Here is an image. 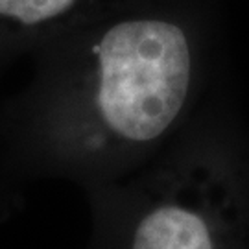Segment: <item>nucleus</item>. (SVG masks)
Segmentation results:
<instances>
[{
  "label": "nucleus",
  "instance_id": "obj_3",
  "mask_svg": "<svg viewBox=\"0 0 249 249\" xmlns=\"http://www.w3.org/2000/svg\"><path fill=\"white\" fill-rule=\"evenodd\" d=\"M127 0H0V72Z\"/></svg>",
  "mask_w": 249,
  "mask_h": 249
},
{
  "label": "nucleus",
  "instance_id": "obj_2",
  "mask_svg": "<svg viewBox=\"0 0 249 249\" xmlns=\"http://www.w3.org/2000/svg\"><path fill=\"white\" fill-rule=\"evenodd\" d=\"M87 194L90 249H249V148L203 104L148 162Z\"/></svg>",
  "mask_w": 249,
  "mask_h": 249
},
{
  "label": "nucleus",
  "instance_id": "obj_1",
  "mask_svg": "<svg viewBox=\"0 0 249 249\" xmlns=\"http://www.w3.org/2000/svg\"><path fill=\"white\" fill-rule=\"evenodd\" d=\"M214 0H127L36 52L0 104V174L90 188L142 166L203 104Z\"/></svg>",
  "mask_w": 249,
  "mask_h": 249
}]
</instances>
